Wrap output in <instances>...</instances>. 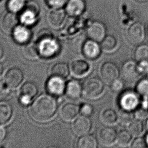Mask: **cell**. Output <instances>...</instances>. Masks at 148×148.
I'll return each instance as SVG.
<instances>
[{
    "mask_svg": "<svg viewBox=\"0 0 148 148\" xmlns=\"http://www.w3.org/2000/svg\"><path fill=\"white\" fill-rule=\"evenodd\" d=\"M147 77H148V75H147Z\"/></svg>",
    "mask_w": 148,
    "mask_h": 148,
    "instance_id": "48",
    "label": "cell"
},
{
    "mask_svg": "<svg viewBox=\"0 0 148 148\" xmlns=\"http://www.w3.org/2000/svg\"><path fill=\"white\" fill-rule=\"evenodd\" d=\"M65 94L70 100H78L83 95L82 84L76 79L69 80L66 84Z\"/></svg>",
    "mask_w": 148,
    "mask_h": 148,
    "instance_id": "21",
    "label": "cell"
},
{
    "mask_svg": "<svg viewBox=\"0 0 148 148\" xmlns=\"http://www.w3.org/2000/svg\"><path fill=\"white\" fill-rule=\"evenodd\" d=\"M92 127V122L89 117L80 115L77 117L72 124V130L74 134L80 136L88 134Z\"/></svg>",
    "mask_w": 148,
    "mask_h": 148,
    "instance_id": "13",
    "label": "cell"
},
{
    "mask_svg": "<svg viewBox=\"0 0 148 148\" xmlns=\"http://www.w3.org/2000/svg\"><path fill=\"white\" fill-rule=\"evenodd\" d=\"M134 60L136 62L148 61V45L141 44L137 46L134 51Z\"/></svg>",
    "mask_w": 148,
    "mask_h": 148,
    "instance_id": "31",
    "label": "cell"
},
{
    "mask_svg": "<svg viewBox=\"0 0 148 148\" xmlns=\"http://www.w3.org/2000/svg\"><path fill=\"white\" fill-rule=\"evenodd\" d=\"M57 108V101L53 97L49 95H41L31 105L29 113L35 121L45 122L53 117Z\"/></svg>",
    "mask_w": 148,
    "mask_h": 148,
    "instance_id": "1",
    "label": "cell"
},
{
    "mask_svg": "<svg viewBox=\"0 0 148 148\" xmlns=\"http://www.w3.org/2000/svg\"><path fill=\"white\" fill-rule=\"evenodd\" d=\"M147 127H148V121H147Z\"/></svg>",
    "mask_w": 148,
    "mask_h": 148,
    "instance_id": "47",
    "label": "cell"
},
{
    "mask_svg": "<svg viewBox=\"0 0 148 148\" xmlns=\"http://www.w3.org/2000/svg\"><path fill=\"white\" fill-rule=\"evenodd\" d=\"M7 136V130L3 125L0 124V144L4 142Z\"/></svg>",
    "mask_w": 148,
    "mask_h": 148,
    "instance_id": "42",
    "label": "cell"
},
{
    "mask_svg": "<svg viewBox=\"0 0 148 148\" xmlns=\"http://www.w3.org/2000/svg\"><path fill=\"white\" fill-rule=\"evenodd\" d=\"M24 79L22 70L17 67H12L8 70L5 77V82L10 88L18 87Z\"/></svg>",
    "mask_w": 148,
    "mask_h": 148,
    "instance_id": "19",
    "label": "cell"
},
{
    "mask_svg": "<svg viewBox=\"0 0 148 148\" xmlns=\"http://www.w3.org/2000/svg\"><path fill=\"white\" fill-rule=\"evenodd\" d=\"M106 35V27L103 22L94 20L88 23L86 29V36L88 39L100 43Z\"/></svg>",
    "mask_w": 148,
    "mask_h": 148,
    "instance_id": "7",
    "label": "cell"
},
{
    "mask_svg": "<svg viewBox=\"0 0 148 148\" xmlns=\"http://www.w3.org/2000/svg\"><path fill=\"white\" fill-rule=\"evenodd\" d=\"M135 90L142 98H148V78H142L138 80Z\"/></svg>",
    "mask_w": 148,
    "mask_h": 148,
    "instance_id": "33",
    "label": "cell"
},
{
    "mask_svg": "<svg viewBox=\"0 0 148 148\" xmlns=\"http://www.w3.org/2000/svg\"><path fill=\"white\" fill-rule=\"evenodd\" d=\"M102 50L104 52L110 53L116 50L118 46L117 38L113 35H106L102 41L100 42Z\"/></svg>",
    "mask_w": 148,
    "mask_h": 148,
    "instance_id": "27",
    "label": "cell"
},
{
    "mask_svg": "<svg viewBox=\"0 0 148 148\" xmlns=\"http://www.w3.org/2000/svg\"><path fill=\"white\" fill-rule=\"evenodd\" d=\"M117 135V132L115 128L106 126L98 132V142L103 146H112L116 143Z\"/></svg>",
    "mask_w": 148,
    "mask_h": 148,
    "instance_id": "16",
    "label": "cell"
},
{
    "mask_svg": "<svg viewBox=\"0 0 148 148\" xmlns=\"http://www.w3.org/2000/svg\"><path fill=\"white\" fill-rule=\"evenodd\" d=\"M147 37L148 38V25L147 26Z\"/></svg>",
    "mask_w": 148,
    "mask_h": 148,
    "instance_id": "46",
    "label": "cell"
},
{
    "mask_svg": "<svg viewBox=\"0 0 148 148\" xmlns=\"http://www.w3.org/2000/svg\"><path fill=\"white\" fill-rule=\"evenodd\" d=\"M102 51L100 42L87 38L84 42L81 53L87 59L94 60L100 57Z\"/></svg>",
    "mask_w": 148,
    "mask_h": 148,
    "instance_id": "12",
    "label": "cell"
},
{
    "mask_svg": "<svg viewBox=\"0 0 148 148\" xmlns=\"http://www.w3.org/2000/svg\"><path fill=\"white\" fill-rule=\"evenodd\" d=\"M145 138L138 136L131 143V147L133 148H145L148 147Z\"/></svg>",
    "mask_w": 148,
    "mask_h": 148,
    "instance_id": "40",
    "label": "cell"
},
{
    "mask_svg": "<svg viewBox=\"0 0 148 148\" xmlns=\"http://www.w3.org/2000/svg\"><path fill=\"white\" fill-rule=\"evenodd\" d=\"M22 55L29 60H35L40 56L36 43H27L22 49Z\"/></svg>",
    "mask_w": 148,
    "mask_h": 148,
    "instance_id": "28",
    "label": "cell"
},
{
    "mask_svg": "<svg viewBox=\"0 0 148 148\" xmlns=\"http://www.w3.org/2000/svg\"><path fill=\"white\" fill-rule=\"evenodd\" d=\"M100 119L102 122L106 125L109 126L114 125L118 122L117 112L111 108L106 109L102 112Z\"/></svg>",
    "mask_w": 148,
    "mask_h": 148,
    "instance_id": "26",
    "label": "cell"
},
{
    "mask_svg": "<svg viewBox=\"0 0 148 148\" xmlns=\"http://www.w3.org/2000/svg\"><path fill=\"white\" fill-rule=\"evenodd\" d=\"M4 55V49L2 45L0 44V59L3 57Z\"/></svg>",
    "mask_w": 148,
    "mask_h": 148,
    "instance_id": "44",
    "label": "cell"
},
{
    "mask_svg": "<svg viewBox=\"0 0 148 148\" xmlns=\"http://www.w3.org/2000/svg\"><path fill=\"white\" fill-rule=\"evenodd\" d=\"M98 141L92 134H86L79 136L76 142V147L78 148H96Z\"/></svg>",
    "mask_w": 148,
    "mask_h": 148,
    "instance_id": "25",
    "label": "cell"
},
{
    "mask_svg": "<svg viewBox=\"0 0 148 148\" xmlns=\"http://www.w3.org/2000/svg\"><path fill=\"white\" fill-rule=\"evenodd\" d=\"M137 69L140 75H147L148 74V61H141L137 62Z\"/></svg>",
    "mask_w": 148,
    "mask_h": 148,
    "instance_id": "39",
    "label": "cell"
},
{
    "mask_svg": "<svg viewBox=\"0 0 148 148\" xmlns=\"http://www.w3.org/2000/svg\"><path fill=\"white\" fill-rule=\"evenodd\" d=\"M26 3V0H8L7 5L9 11L17 13L22 11Z\"/></svg>",
    "mask_w": 148,
    "mask_h": 148,
    "instance_id": "34",
    "label": "cell"
},
{
    "mask_svg": "<svg viewBox=\"0 0 148 148\" xmlns=\"http://www.w3.org/2000/svg\"><path fill=\"white\" fill-rule=\"evenodd\" d=\"M39 54L43 58L50 59L56 56L60 51V45L52 33L47 29L41 31L37 40Z\"/></svg>",
    "mask_w": 148,
    "mask_h": 148,
    "instance_id": "2",
    "label": "cell"
},
{
    "mask_svg": "<svg viewBox=\"0 0 148 148\" xmlns=\"http://www.w3.org/2000/svg\"><path fill=\"white\" fill-rule=\"evenodd\" d=\"M71 73L76 77H82L88 74L90 66L88 62L83 59H75L71 63Z\"/></svg>",
    "mask_w": 148,
    "mask_h": 148,
    "instance_id": "20",
    "label": "cell"
},
{
    "mask_svg": "<svg viewBox=\"0 0 148 148\" xmlns=\"http://www.w3.org/2000/svg\"><path fill=\"white\" fill-rule=\"evenodd\" d=\"M145 140L146 141L147 144V145H148V132L146 135V136L145 137Z\"/></svg>",
    "mask_w": 148,
    "mask_h": 148,
    "instance_id": "45",
    "label": "cell"
},
{
    "mask_svg": "<svg viewBox=\"0 0 148 148\" xmlns=\"http://www.w3.org/2000/svg\"><path fill=\"white\" fill-rule=\"evenodd\" d=\"M140 97L136 90H127L122 92L118 98L119 108L134 112L140 104Z\"/></svg>",
    "mask_w": 148,
    "mask_h": 148,
    "instance_id": "4",
    "label": "cell"
},
{
    "mask_svg": "<svg viewBox=\"0 0 148 148\" xmlns=\"http://www.w3.org/2000/svg\"><path fill=\"white\" fill-rule=\"evenodd\" d=\"M80 113V106L73 103H66L60 108L59 114L60 118L66 121H71Z\"/></svg>",
    "mask_w": 148,
    "mask_h": 148,
    "instance_id": "18",
    "label": "cell"
},
{
    "mask_svg": "<svg viewBox=\"0 0 148 148\" xmlns=\"http://www.w3.org/2000/svg\"><path fill=\"white\" fill-rule=\"evenodd\" d=\"M132 134L127 130H121L117 132L116 143L121 147H126L131 143Z\"/></svg>",
    "mask_w": 148,
    "mask_h": 148,
    "instance_id": "29",
    "label": "cell"
},
{
    "mask_svg": "<svg viewBox=\"0 0 148 148\" xmlns=\"http://www.w3.org/2000/svg\"><path fill=\"white\" fill-rule=\"evenodd\" d=\"M12 34L14 40L19 44L28 43L32 37L31 31L28 26L24 25H18Z\"/></svg>",
    "mask_w": 148,
    "mask_h": 148,
    "instance_id": "22",
    "label": "cell"
},
{
    "mask_svg": "<svg viewBox=\"0 0 148 148\" xmlns=\"http://www.w3.org/2000/svg\"><path fill=\"white\" fill-rule=\"evenodd\" d=\"M70 67L66 63L59 62L54 64L50 69V74L53 76L66 79L70 73Z\"/></svg>",
    "mask_w": 148,
    "mask_h": 148,
    "instance_id": "23",
    "label": "cell"
},
{
    "mask_svg": "<svg viewBox=\"0 0 148 148\" xmlns=\"http://www.w3.org/2000/svg\"><path fill=\"white\" fill-rule=\"evenodd\" d=\"M110 85L111 89L113 92H121L124 88V81L121 78H118L114 80Z\"/></svg>",
    "mask_w": 148,
    "mask_h": 148,
    "instance_id": "36",
    "label": "cell"
},
{
    "mask_svg": "<svg viewBox=\"0 0 148 148\" xmlns=\"http://www.w3.org/2000/svg\"><path fill=\"white\" fill-rule=\"evenodd\" d=\"M126 36L130 44L134 46H138L143 43L147 36V28L142 22H133L128 27Z\"/></svg>",
    "mask_w": 148,
    "mask_h": 148,
    "instance_id": "5",
    "label": "cell"
},
{
    "mask_svg": "<svg viewBox=\"0 0 148 148\" xmlns=\"http://www.w3.org/2000/svg\"><path fill=\"white\" fill-rule=\"evenodd\" d=\"M10 93V88L5 82H0V99L6 98Z\"/></svg>",
    "mask_w": 148,
    "mask_h": 148,
    "instance_id": "41",
    "label": "cell"
},
{
    "mask_svg": "<svg viewBox=\"0 0 148 148\" xmlns=\"http://www.w3.org/2000/svg\"><path fill=\"white\" fill-rule=\"evenodd\" d=\"M83 96L88 100L99 98L104 92V83L100 78L91 77L84 80L82 84Z\"/></svg>",
    "mask_w": 148,
    "mask_h": 148,
    "instance_id": "3",
    "label": "cell"
},
{
    "mask_svg": "<svg viewBox=\"0 0 148 148\" xmlns=\"http://www.w3.org/2000/svg\"><path fill=\"white\" fill-rule=\"evenodd\" d=\"M86 40L85 36L82 35L76 36L73 38L71 42V46L73 51L78 53H81L83 45Z\"/></svg>",
    "mask_w": 148,
    "mask_h": 148,
    "instance_id": "35",
    "label": "cell"
},
{
    "mask_svg": "<svg viewBox=\"0 0 148 148\" xmlns=\"http://www.w3.org/2000/svg\"><path fill=\"white\" fill-rule=\"evenodd\" d=\"M94 112V108L89 103H83L80 106V113L84 116L90 117Z\"/></svg>",
    "mask_w": 148,
    "mask_h": 148,
    "instance_id": "37",
    "label": "cell"
},
{
    "mask_svg": "<svg viewBox=\"0 0 148 148\" xmlns=\"http://www.w3.org/2000/svg\"><path fill=\"white\" fill-rule=\"evenodd\" d=\"M65 79L51 76L46 83V90L51 95L59 96L65 92L66 84Z\"/></svg>",
    "mask_w": 148,
    "mask_h": 148,
    "instance_id": "15",
    "label": "cell"
},
{
    "mask_svg": "<svg viewBox=\"0 0 148 148\" xmlns=\"http://www.w3.org/2000/svg\"><path fill=\"white\" fill-rule=\"evenodd\" d=\"M86 9L85 0H68L65 6L66 14L73 17H78L84 14Z\"/></svg>",
    "mask_w": 148,
    "mask_h": 148,
    "instance_id": "17",
    "label": "cell"
},
{
    "mask_svg": "<svg viewBox=\"0 0 148 148\" xmlns=\"http://www.w3.org/2000/svg\"><path fill=\"white\" fill-rule=\"evenodd\" d=\"M121 78L125 82H132L140 76L137 69V62L135 60L126 61L120 69Z\"/></svg>",
    "mask_w": 148,
    "mask_h": 148,
    "instance_id": "9",
    "label": "cell"
},
{
    "mask_svg": "<svg viewBox=\"0 0 148 148\" xmlns=\"http://www.w3.org/2000/svg\"><path fill=\"white\" fill-rule=\"evenodd\" d=\"M4 66L2 63L0 62V77L2 76V74L4 72Z\"/></svg>",
    "mask_w": 148,
    "mask_h": 148,
    "instance_id": "43",
    "label": "cell"
},
{
    "mask_svg": "<svg viewBox=\"0 0 148 148\" xmlns=\"http://www.w3.org/2000/svg\"><path fill=\"white\" fill-rule=\"evenodd\" d=\"M118 114V122L120 124L127 125L132 120L134 119V112L123 110L119 108L117 112Z\"/></svg>",
    "mask_w": 148,
    "mask_h": 148,
    "instance_id": "32",
    "label": "cell"
},
{
    "mask_svg": "<svg viewBox=\"0 0 148 148\" xmlns=\"http://www.w3.org/2000/svg\"><path fill=\"white\" fill-rule=\"evenodd\" d=\"M100 78L104 84H110L120 76V71L114 62L107 61L103 63L100 69Z\"/></svg>",
    "mask_w": 148,
    "mask_h": 148,
    "instance_id": "8",
    "label": "cell"
},
{
    "mask_svg": "<svg viewBox=\"0 0 148 148\" xmlns=\"http://www.w3.org/2000/svg\"><path fill=\"white\" fill-rule=\"evenodd\" d=\"M40 12V7L34 1L27 2L19 16V21L26 26L33 25L37 22Z\"/></svg>",
    "mask_w": 148,
    "mask_h": 148,
    "instance_id": "6",
    "label": "cell"
},
{
    "mask_svg": "<svg viewBox=\"0 0 148 148\" xmlns=\"http://www.w3.org/2000/svg\"><path fill=\"white\" fill-rule=\"evenodd\" d=\"M47 5L52 8H62L68 0H45Z\"/></svg>",
    "mask_w": 148,
    "mask_h": 148,
    "instance_id": "38",
    "label": "cell"
},
{
    "mask_svg": "<svg viewBox=\"0 0 148 148\" xmlns=\"http://www.w3.org/2000/svg\"><path fill=\"white\" fill-rule=\"evenodd\" d=\"M0 1H1V0H0Z\"/></svg>",
    "mask_w": 148,
    "mask_h": 148,
    "instance_id": "49",
    "label": "cell"
},
{
    "mask_svg": "<svg viewBox=\"0 0 148 148\" xmlns=\"http://www.w3.org/2000/svg\"><path fill=\"white\" fill-rule=\"evenodd\" d=\"M127 130L133 136H140L144 130V125L142 120L138 119H133L127 125Z\"/></svg>",
    "mask_w": 148,
    "mask_h": 148,
    "instance_id": "30",
    "label": "cell"
},
{
    "mask_svg": "<svg viewBox=\"0 0 148 148\" xmlns=\"http://www.w3.org/2000/svg\"><path fill=\"white\" fill-rule=\"evenodd\" d=\"M19 19L16 13L11 11L4 13L0 20V26L2 30L7 34H12L18 25Z\"/></svg>",
    "mask_w": 148,
    "mask_h": 148,
    "instance_id": "14",
    "label": "cell"
},
{
    "mask_svg": "<svg viewBox=\"0 0 148 148\" xmlns=\"http://www.w3.org/2000/svg\"><path fill=\"white\" fill-rule=\"evenodd\" d=\"M38 92V87L34 82H25L19 90V96L20 103L24 106L28 105L36 96Z\"/></svg>",
    "mask_w": 148,
    "mask_h": 148,
    "instance_id": "10",
    "label": "cell"
},
{
    "mask_svg": "<svg viewBox=\"0 0 148 148\" xmlns=\"http://www.w3.org/2000/svg\"><path fill=\"white\" fill-rule=\"evenodd\" d=\"M66 14V10L62 8H52L47 13L46 20L52 28H59L64 23Z\"/></svg>",
    "mask_w": 148,
    "mask_h": 148,
    "instance_id": "11",
    "label": "cell"
},
{
    "mask_svg": "<svg viewBox=\"0 0 148 148\" xmlns=\"http://www.w3.org/2000/svg\"><path fill=\"white\" fill-rule=\"evenodd\" d=\"M13 114L11 105L6 101H0V124H5L10 121Z\"/></svg>",
    "mask_w": 148,
    "mask_h": 148,
    "instance_id": "24",
    "label": "cell"
}]
</instances>
